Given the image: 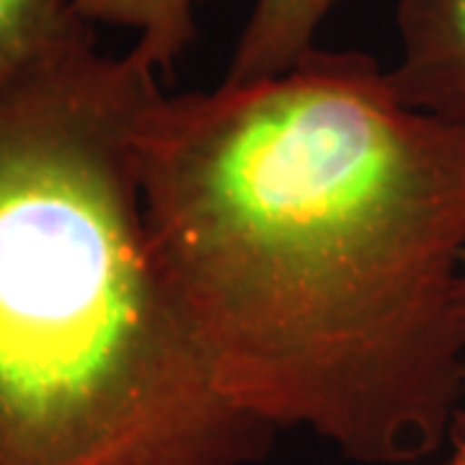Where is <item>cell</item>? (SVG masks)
Wrapping results in <instances>:
<instances>
[{
    "mask_svg": "<svg viewBox=\"0 0 465 465\" xmlns=\"http://www.w3.org/2000/svg\"><path fill=\"white\" fill-rule=\"evenodd\" d=\"M88 24L134 32L133 52L166 75L197 39V14L207 0H70Z\"/></svg>",
    "mask_w": 465,
    "mask_h": 465,
    "instance_id": "cell-6",
    "label": "cell"
},
{
    "mask_svg": "<svg viewBox=\"0 0 465 465\" xmlns=\"http://www.w3.org/2000/svg\"><path fill=\"white\" fill-rule=\"evenodd\" d=\"M401 57L388 70L401 99L465 124V0H399Z\"/></svg>",
    "mask_w": 465,
    "mask_h": 465,
    "instance_id": "cell-3",
    "label": "cell"
},
{
    "mask_svg": "<svg viewBox=\"0 0 465 465\" xmlns=\"http://www.w3.org/2000/svg\"><path fill=\"white\" fill-rule=\"evenodd\" d=\"M161 94L96 39L0 91V465H251L277 432L223 396L153 246Z\"/></svg>",
    "mask_w": 465,
    "mask_h": 465,
    "instance_id": "cell-2",
    "label": "cell"
},
{
    "mask_svg": "<svg viewBox=\"0 0 465 465\" xmlns=\"http://www.w3.org/2000/svg\"><path fill=\"white\" fill-rule=\"evenodd\" d=\"M91 39L70 0H0V91Z\"/></svg>",
    "mask_w": 465,
    "mask_h": 465,
    "instance_id": "cell-5",
    "label": "cell"
},
{
    "mask_svg": "<svg viewBox=\"0 0 465 465\" xmlns=\"http://www.w3.org/2000/svg\"><path fill=\"white\" fill-rule=\"evenodd\" d=\"M448 460L445 465H465V409H460L448 432Z\"/></svg>",
    "mask_w": 465,
    "mask_h": 465,
    "instance_id": "cell-7",
    "label": "cell"
},
{
    "mask_svg": "<svg viewBox=\"0 0 465 465\" xmlns=\"http://www.w3.org/2000/svg\"><path fill=\"white\" fill-rule=\"evenodd\" d=\"M458 313H460V336H463V357H465V264L460 277V292H458Z\"/></svg>",
    "mask_w": 465,
    "mask_h": 465,
    "instance_id": "cell-8",
    "label": "cell"
},
{
    "mask_svg": "<svg viewBox=\"0 0 465 465\" xmlns=\"http://www.w3.org/2000/svg\"><path fill=\"white\" fill-rule=\"evenodd\" d=\"M137 166L153 246L217 388L272 430L401 465L448 442L465 357V124L362 52L161 94Z\"/></svg>",
    "mask_w": 465,
    "mask_h": 465,
    "instance_id": "cell-1",
    "label": "cell"
},
{
    "mask_svg": "<svg viewBox=\"0 0 465 465\" xmlns=\"http://www.w3.org/2000/svg\"><path fill=\"white\" fill-rule=\"evenodd\" d=\"M344 0H253L225 73V84L274 78L316 50L326 18Z\"/></svg>",
    "mask_w": 465,
    "mask_h": 465,
    "instance_id": "cell-4",
    "label": "cell"
}]
</instances>
